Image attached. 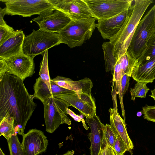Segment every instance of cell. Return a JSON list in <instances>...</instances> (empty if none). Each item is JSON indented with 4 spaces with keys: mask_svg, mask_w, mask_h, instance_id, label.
Wrapping results in <instances>:
<instances>
[{
    "mask_svg": "<svg viewBox=\"0 0 155 155\" xmlns=\"http://www.w3.org/2000/svg\"><path fill=\"white\" fill-rule=\"evenodd\" d=\"M133 10L121 28L108 42L102 45L105 68L114 69L118 59L127 51L136 28L152 0L134 1Z\"/></svg>",
    "mask_w": 155,
    "mask_h": 155,
    "instance_id": "2",
    "label": "cell"
},
{
    "mask_svg": "<svg viewBox=\"0 0 155 155\" xmlns=\"http://www.w3.org/2000/svg\"><path fill=\"white\" fill-rule=\"evenodd\" d=\"M155 57V32L147 43L146 48L140 57L138 59V66L145 64Z\"/></svg>",
    "mask_w": 155,
    "mask_h": 155,
    "instance_id": "23",
    "label": "cell"
},
{
    "mask_svg": "<svg viewBox=\"0 0 155 155\" xmlns=\"http://www.w3.org/2000/svg\"><path fill=\"white\" fill-rule=\"evenodd\" d=\"M54 97L61 99L77 109L86 117L92 118L96 113V106L91 95L82 93L60 95Z\"/></svg>",
    "mask_w": 155,
    "mask_h": 155,
    "instance_id": "14",
    "label": "cell"
},
{
    "mask_svg": "<svg viewBox=\"0 0 155 155\" xmlns=\"http://www.w3.org/2000/svg\"><path fill=\"white\" fill-rule=\"evenodd\" d=\"M7 65L3 59L0 58V78L7 72Z\"/></svg>",
    "mask_w": 155,
    "mask_h": 155,
    "instance_id": "33",
    "label": "cell"
},
{
    "mask_svg": "<svg viewBox=\"0 0 155 155\" xmlns=\"http://www.w3.org/2000/svg\"><path fill=\"white\" fill-rule=\"evenodd\" d=\"M48 0L54 7L64 13L71 20L94 17L84 0Z\"/></svg>",
    "mask_w": 155,
    "mask_h": 155,
    "instance_id": "11",
    "label": "cell"
},
{
    "mask_svg": "<svg viewBox=\"0 0 155 155\" xmlns=\"http://www.w3.org/2000/svg\"><path fill=\"white\" fill-rule=\"evenodd\" d=\"M15 35L0 45V58L5 59L24 53L23 45L25 37L21 30H16Z\"/></svg>",
    "mask_w": 155,
    "mask_h": 155,
    "instance_id": "17",
    "label": "cell"
},
{
    "mask_svg": "<svg viewBox=\"0 0 155 155\" xmlns=\"http://www.w3.org/2000/svg\"><path fill=\"white\" fill-rule=\"evenodd\" d=\"M130 81V77L126 74H124L121 80V85L123 96L128 90Z\"/></svg>",
    "mask_w": 155,
    "mask_h": 155,
    "instance_id": "31",
    "label": "cell"
},
{
    "mask_svg": "<svg viewBox=\"0 0 155 155\" xmlns=\"http://www.w3.org/2000/svg\"><path fill=\"white\" fill-rule=\"evenodd\" d=\"M97 19L94 17L71 20L59 33L61 43L70 48L81 46L90 39L95 28Z\"/></svg>",
    "mask_w": 155,
    "mask_h": 155,
    "instance_id": "3",
    "label": "cell"
},
{
    "mask_svg": "<svg viewBox=\"0 0 155 155\" xmlns=\"http://www.w3.org/2000/svg\"><path fill=\"white\" fill-rule=\"evenodd\" d=\"M46 130L52 133L62 124L70 125L71 120L68 116L67 109L70 106L65 101L54 97L43 103Z\"/></svg>",
    "mask_w": 155,
    "mask_h": 155,
    "instance_id": "6",
    "label": "cell"
},
{
    "mask_svg": "<svg viewBox=\"0 0 155 155\" xmlns=\"http://www.w3.org/2000/svg\"><path fill=\"white\" fill-rule=\"evenodd\" d=\"M155 57L143 65L137 66L131 77L137 81L152 82L155 79Z\"/></svg>",
    "mask_w": 155,
    "mask_h": 155,
    "instance_id": "19",
    "label": "cell"
},
{
    "mask_svg": "<svg viewBox=\"0 0 155 155\" xmlns=\"http://www.w3.org/2000/svg\"><path fill=\"white\" fill-rule=\"evenodd\" d=\"M116 134L114 149L118 155H123L126 151H128V148L119 135Z\"/></svg>",
    "mask_w": 155,
    "mask_h": 155,
    "instance_id": "29",
    "label": "cell"
},
{
    "mask_svg": "<svg viewBox=\"0 0 155 155\" xmlns=\"http://www.w3.org/2000/svg\"><path fill=\"white\" fill-rule=\"evenodd\" d=\"M0 121V136H3L7 140L12 135L17 134L15 130L13 117L6 115Z\"/></svg>",
    "mask_w": 155,
    "mask_h": 155,
    "instance_id": "22",
    "label": "cell"
},
{
    "mask_svg": "<svg viewBox=\"0 0 155 155\" xmlns=\"http://www.w3.org/2000/svg\"><path fill=\"white\" fill-rule=\"evenodd\" d=\"M155 32L154 12L153 6L140 21L127 51L132 57L138 60L144 51L148 41Z\"/></svg>",
    "mask_w": 155,
    "mask_h": 155,
    "instance_id": "4",
    "label": "cell"
},
{
    "mask_svg": "<svg viewBox=\"0 0 155 155\" xmlns=\"http://www.w3.org/2000/svg\"><path fill=\"white\" fill-rule=\"evenodd\" d=\"M105 148L106 147L103 148H102L100 151L98 155H105ZM83 155H86L83 154Z\"/></svg>",
    "mask_w": 155,
    "mask_h": 155,
    "instance_id": "38",
    "label": "cell"
},
{
    "mask_svg": "<svg viewBox=\"0 0 155 155\" xmlns=\"http://www.w3.org/2000/svg\"><path fill=\"white\" fill-rule=\"evenodd\" d=\"M7 141L10 155H24L21 144L17 134L12 135Z\"/></svg>",
    "mask_w": 155,
    "mask_h": 155,
    "instance_id": "27",
    "label": "cell"
},
{
    "mask_svg": "<svg viewBox=\"0 0 155 155\" xmlns=\"http://www.w3.org/2000/svg\"><path fill=\"white\" fill-rule=\"evenodd\" d=\"M29 94L23 81L8 73L0 78V120L6 115L14 119L16 134L23 136L27 123L37 104Z\"/></svg>",
    "mask_w": 155,
    "mask_h": 155,
    "instance_id": "1",
    "label": "cell"
},
{
    "mask_svg": "<svg viewBox=\"0 0 155 155\" xmlns=\"http://www.w3.org/2000/svg\"><path fill=\"white\" fill-rule=\"evenodd\" d=\"M105 155H118L114 150L109 146L106 145L105 148Z\"/></svg>",
    "mask_w": 155,
    "mask_h": 155,
    "instance_id": "35",
    "label": "cell"
},
{
    "mask_svg": "<svg viewBox=\"0 0 155 155\" xmlns=\"http://www.w3.org/2000/svg\"><path fill=\"white\" fill-rule=\"evenodd\" d=\"M32 20L38 24L40 29L59 33L71 20L64 13L52 7L42 12Z\"/></svg>",
    "mask_w": 155,
    "mask_h": 155,
    "instance_id": "9",
    "label": "cell"
},
{
    "mask_svg": "<svg viewBox=\"0 0 155 155\" xmlns=\"http://www.w3.org/2000/svg\"><path fill=\"white\" fill-rule=\"evenodd\" d=\"M144 119L155 122V106L145 105L142 107Z\"/></svg>",
    "mask_w": 155,
    "mask_h": 155,
    "instance_id": "30",
    "label": "cell"
},
{
    "mask_svg": "<svg viewBox=\"0 0 155 155\" xmlns=\"http://www.w3.org/2000/svg\"><path fill=\"white\" fill-rule=\"evenodd\" d=\"M68 114L71 116L75 120L78 122H80L82 121L83 125L84 128L86 130H88V127L86 124L85 120L81 116L75 114L71 110L68 108L67 109Z\"/></svg>",
    "mask_w": 155,
    "mask_h": 155,
    "instance_id": "32",
    "label": "cell"
},
{
    "mask_svg": "<svg viewBox=\"0 0 155 155\" xmlns=\"http://www.w3.org/2000/svg\"><path fill=\"white\" fill-rule=\"evenodd\" d=\"M74 151L73 150H68L66 153L61 155H58L56 154L55 155H74Z\"/></svg>",
    "mask_w": 155,
    "mask_h": 155,
    "instance_id": "36",
    "label": "cell"
},
{
    "mask_svg": "<svg viewBox=\"0 0 155 155\" xmlns=\"http://www.w3.org/2000/svg\"><path fill=\"white\" fill-rule=\"evenodd\" d=\"M88 78H85L78 81H74L70 78L58 76L51 80L59 86L78 94L84 93V86Z\"/></svg>",
    "mask_w": 155,
    "mask_h": 155,
    "instance_id": "20",
    "label": "cell"
},
{
    "mask_svg": "<svg viewBox=\"0 0 155 155\" xmlns=\"http://www.w3.org/2000/svg\"><path fill=\"white\" fill-rule=\"evenodd\" d=\"M34 58L23 53L4 59L7 65L6 73L24 81L35 73Z\"/></svg>",
    "mask_w": 155,
    "mask_h": 155,
    "instance_id": "10",
    "label": "cell"
},
{
    "mask_svg": "<svg viewBox=\"0 0 155 155\" xmlns=\"http://www.w3.org/2000/svg\"><path fill=\"white\" fill-rule=\"evenodd\" d=\"M48 51H46L43 56L39 74L41 80L48 87L51 85V79L50 77L48 64Z\"/></svg>",
    "mask_w": 155,
    "mask_h": 155,
    "instance_id": "24",
    "label": "cell"
},
{
    "mask_svg": "<svg viewBox=\"0 0 155 155\" xmlns=\"http://www.w3.org/2000/svg\"><path fill=\"white\" fill-rule=\"evenodd\" d=\"M22 136L21 144L24 155H38L46 151L48 140L41 131L31 129Z\"/></svg>",
    "mask_w": 155,
    "mask_h": 155,
    "instance_id": "13",
    "label": "cell"
},
{
    "mask_svg": "<svg viewBox=\"0 0 155 155\" xmlns=\"http://www.w3.org/2000/svg\"><path fill=\"white\" fill-rule=\"evenodd\" d=\"M153 6L154 7V18H155V4Z\"/></svg>",
    "mask_w": 155,
    "mask_h": 155,
    "instance_id": "40",
    "label": "cell"
},
{
    "mask_svg": "<svg viewBox=\"0 0 155 155\" xmlns=\"http://www.w3.org/2000/svg\"><path fill=\"white\" fill-rule=\"evenodd\" d=\"M0 155H5L1 148H0Z\"/></svg>",
    "mask_w": 155,
    "mask_h": 155,
    "instance_id": "39",
    "label": "cell"
},
{
    "mask_svg": "<svg viewBox=\"0 0 155 155\" xmlns=\"http://www.w3.org/2000/svg\"><path fill=\"white\" fill-rule=\"evenodd\" d=\"M116 91L117 90L115 86V87L114 88V89L112 90V95L113 103L114 108L117 109L116 100Z\"/></svg>",
    "mask_w": 155,
    "mask_h": 155,
    "instance_id": "34",
    "label": "cell"
},
{
    "mask_svg": "<svg viewBox=\"0 0 155 155\" xmlns=\"http://www.w3.org/2000/svg\"><path fill=\"white\" fill-rule=\"evenodd\" d=\"M94 17L97 19L108 18L128 9L132 0H84Z\"/></svg>",
    "mask_w": 155,
    "mask_h": 155,
    "instance_id": "7",
    "label": "cell"
},
{
    "mask_svg": "<svg viewBox=\"0 0 155 155\" xmlns=\"http://www.w3.org/2000/svg\"><path fill=\"white\" fill-rule=\"evenodd\" d=\"M5 3L6 15H19L23 17L39 15L45 10L52 7L48 0H0Z\"/></svg>",
    "mask_w": 155,
    "mask_h": 155,
    "instance_id": "8",
    "label": "cell"
},
{
    "mask_svg": "<svg viewBox=\"0 0 155 155\" xmlns=\"http://www.w3.org/2000/svg\"><path fill=\"white\" fill-rule=\"evenodd\" d=\"M147 82L137 81L133 88L130 90L131 100L134 101L136 97L145 98L150 89L147 86Z\"/></svg>",
    "mask_w": 155,
    "mask_h": 155,
    "instance_id": "26",
    "label": "cell"
},
{
    "mask_svg": "<svg viewBox=\"0 0 155 155\" xmlns=\"http://www.w3.org/2000/svg\"><path fill=\"white\" fill-rule=\"evenodd\" d=\"M116 134L110 124H106L103 127V137L102 143V148L108 145L114 149L116 140Z\"/></svg>",
    "mask_w": 155,
    "mask_h": 155,
    "instance_id": "25",
    "label": "cell"
},
{
    "mask_svg": "<svg viewBox=\"0 0 155 155\" xmlns=\"http://www.w3.org/2000/svg\"><path fill=\"white\" fill-rule=\"evenodd\" d=\"M132 5L127 10L112 17L97 20V27L104 40H109L119 32L133 10Z\"/></svg>",
    "mask_w": 155,
    "mask_h": 155,
    "instance_id": "12",
    "label": "cell"
},
{
    "mask_svg": "<svg viewBox=\"0 0 155 155\" xmlns=\"http://www.w3.org/2000/svg\"><path fill=\"white\" fill-rule=\"evenodd\" d=\"M124 73L131 77L134 71L138 65V61L132 57L127 51L117 60Z\"/></svg>",
    "mask_w": 155,
    "mask_h": 155,
    "instance_id": "21",
    "label": "cell"
},
{
    "mask_svg": "<svg viewBox=\"0 0 155 155\" xmlns=\"http://www.w3.org/2000/svg\"><path fill=\"white\" fill-rule=\"evenodd\" d=\"M151 94L149 96L152 97L155 102V86L154 89L151 90ZM155 106V105L154 106Z\"/></svg>",
    "mask_w": 155,
    "mask_h": 155,
    "instance_id": "37",
    "label": "cell"
},
{
    "mask_svg": "<svg viewBox=\"0 0 155 155\" xmlns=\"http://www.w3.org/2000/svg\"><path fill=\"white\" fill-rule=\"evenodd\" d=\"M154 78H155V77H154Z\"/></svg>",
    "mask_w": 155,
    "mask_h": 155,
    "instance_id": "41",
    "label": "cell"
},
{
    "mask_svg": "<svg viewBox=\"0 0 155 155\" xmlns=\"http://www.w3.org/2000/svg\"><path fill=\"white\" fill-rule=\"evenodd\" d=\"M16 33V30L7 24L0 25V45L14 36Z\"/></svg>",
    "mask_w": 155,
    "mask_h": 155,
    "instance_id": "28",
    "label": "cell"
},
{
    "mask_svg": "<svg viewBox=\"0 0 155 155\" xmlns=\"http://www.w3.org/2000/svg\"><path fill=\"white\" fill-rule=\"evenodd\" d=\"M86 121L91 130L88 135L91 143L90 154L98 155L102 148L104 125L101 122L96 113L92 118L86 117Z\"/></svg>",
    "mask_w": 155,
    "mask_h": 155,
    "instance_id": "15",
    "label": "cell"
},
{
    "mask_svg": "<svg viewBox=\"0 0 155 155\" xmlns=\"http://www.w3.org/2000/svg\"><path fill=\"white\" fill-rule=\"evenodd\" d=\"M110 125L116 134H117L123 140L128 149V151L131 152L134 149L133 142L127 133L125 121L119 114L117 109L110 108Z\"/></svg>",
    "mask_w": 155,
    "mask_h": 155,
    "instance_id": "18",
    "label": "cell"
},
{
    "mask_svg": "<svg viewBox=\"0 0 155 155\" xmlns=\"http://www.w3.org/2000/svg\"><path fill=\"white\" fill-rule=\"evenodd\" d=\"M61 44L58 33L39 29H33L31 33L25 36L23 49L25 54L34 58L44 54L51 48Z\"/></svg>",
    "mask_w": 155,
    "mask_h": 155,
    "instance_id": "5",
    "label": "cell"
},
{
    "mask_svg": "<svg viewBox=\"0 0 155 155\" xmlns=\"http://www.w3.org/2000/svg\"><path fill=\"white\" fill-rule=\"evenodd\" d=\"M48 87L39 77L36 80L33 86L35 97L43 103L49 98L60 95L73 93L74 91L62 88L52 81Z\"/></svg>",
    "mask_w": 155,
    "mask_h": 155,
    "instance_id": "16",
    "label": "cell"
}]
</instances>
